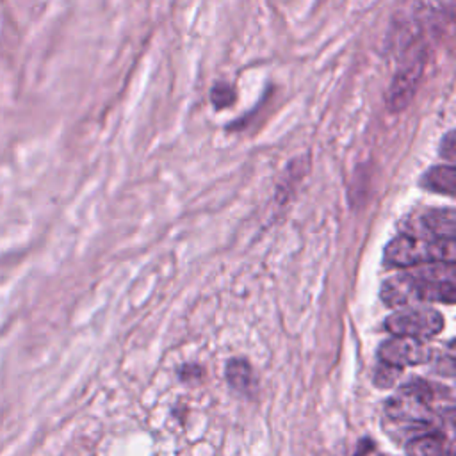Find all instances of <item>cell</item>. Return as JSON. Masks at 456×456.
<instances>
[{
  "instance_id": "277c9868",
  "label": "cell",
  "mask_w": 456,
  "mask_h": 456,
  "mask_svg": "<svg viewBox=\"0 0 456 456\" xmlns=\"http://www.w3.org/2000/svg\"><path fill=\"white\" fill-rule=\"evenodd\" d=\"M383 258L392 267H417L435 262L456 264V244L454 239L397 235L387 244Z\"/></svg>"
},
{
  "instance_id": "5b68a950",
  "label": "cell",
  "mask_w": 456,
  "mask_h": 456,
  "mask_svg": "<svg viewBox=\"0 0 456 456\" xmlns=\"http://www.w3.org/2000/svg\"><path fill=\"white\" fill-rule=\"evenodd\" d=\"M385 328L394 337H411L428 340L444 330V317L435 308L403 306L387 317Z\"/></svg>"
},
{
  "instance_id": "3957f363",
  "label": "cell",
  "mask_w": 456,
  "mask_h": 456,
  "mask_svg": "<svg viewBox=\"0 0 456 456\" xmlns=\"http://www.w3.org/2000/svg\"><path fill=\"white\" fill-rule=\"evenodd\" d=\"M399 68L385 93V107L392 114L403 112L413 102L429 61V45L422 39L408 46V50L399 52Z\"/></svg>"
},
{
  "instance_id": "7c38bea8",
  "label": "cell",
  "mask_w": 456,
  "mask_h": 456,
  "mask_svg": "<svg viewBox=\"0 0 456 456\" xmlns=\"http://www.w3.org/2000/svg\"><path fill=\"white\" fill-rule=\"evenodd\" d=\"M454 130H447L440 141V146H438V153L447 160V162H454V157H456V137H454Z\"/></svg>"
},
{
  "instance_id": "30bf717a",
  "label": "cell",
  "mask_w": 456,
  "mask_h": 456,
  "mask_svg": "<svg viewBox=\"0 0 456 456\" xmlns=\"http://www.w3.org/2000/svg\"><path fill=\"white\" fill-rule=\"evenodd\" d=\"M226 379L232 388L240 394H251L255 390V376L253 369L246 360H230L226 365Z\"/></svg>"
},
{
  "instance_id": "5bb4252c",
  "label": "cell",
  "mask_w": 456,
  "mask_h": 456,
  "mask_svg": "<svg viewBox=\"0 0 456 456\" xmlns=\"http://www.w3.org/2000/svg\"><path fill=\"white\" fill-rule=\"evenodd\" d=\"M385 456H387V454H385Z\"/></svg>"
},
{
  "instance_id": "6da1fadb",
  "label": "cell",
  "mask_w": 456,
  "mask_h": 456,
  "mask_svg": "<svg viewBox=\"0 0 456 456\" xmlns=\"http://www.w3.org/2000/svg\"><path fill=\"white\" fill-rule=\"evenodd\" d=\"M456 296L454 262H435L417 265L388 278L381 285V299L388 306H411L417 303L452 305Z\"/></svg>"
},
{
  "instance_id": "8fae6325",
  "label": "cell",
  "mask_w": 456,
  "mask_h": 456,
  "mask_svg": "<svg viewBox=\"0 0 456 456\" xmlns=\"http://www.w3.org/2000/svg\"><path fill=\"white\" fill-rule=\"evenodd\" d=\"M235 100H237V91L230 82H216L210 87V103L216 110L232 107Z\"/></svg>"
},
{
  "instance_id": "9c48e42d",
  "label": "cell",
  "mask_w": 456,
  "mask_h": 456,
  "mask_svg": "<svg viewBox=\"0 0 456 456\" xmlns=\"http://www.w3.org/2000/svg\"><path fill=\"white\" fill-rule=\"evenodd\" d=\"M408 456H452L451 444L444 438V435L435 431H426L413 436L406 444Z\"/></svg>"
},
{
  "instance_id": "7a4b0ae2",
  "label": "cell",
  "mask_w": 456,
  "mask_h": 456,
  "mask_svg": "<svg viewBox=\"0 0 456 456\" xmlns=\"http://www.w3.org/2000/svg\"><path fill=\"white\" fill-rule=\"evenodd\" d=\"M452 390L424 379H413L403 385L385 404L388 419L426 429L435 417L447 415L452 419Z\"/></svg>"
},
{
  "instance_id": "52a82bcc",
  "label": "cell",
  "mask_w": 456,
  "mask_h": 456,
  "mask_svg": "<svg viewBox=\"0 0 456 456\" xmlns=\"http://www.w3.org/2000/svg\"><path fill=\"white\" fill-rule=\"evenodd\" d=\"M422 228V237L433 239H454L456 235V214L454 208H429L417 219Z\"/></svg>"
},
{
  "instance_id": "8992f818",
  "label": "cell",
  "mask_w": 456,
  "mask_h": 456,
  "mask_svg": "<svg viewBox=\"0 0 456 456\" xmlns=\"http://www.w3.org/2000/svg\"><path fill=\"white\" fill-rule=\"evenodd\" d=\"M378 356L381 363L392 367H408V365H420L433 360L435 351L433 347L426 346L424 340L411 338V337H394L381 344Z\"/></svg>"
},
{
  "instance_id": "ba28073f",
  "label": "cell",
  "mask_w": 456,
  "mask_h": 456,
  "mask_svg": "<svg viewBox=\"0 0 456 456\" xmlns=\"http://www.w3.org/2000/svg\"><path fill=\"white\" fill-rule=\"evenodd\" d=\"M420 187L436 194L452 196L456 191V167L451 162L431 166L420 176Z\"/></svg>"
},
{
  "instance_id": "4fadbf2b",
  "label": "cell",
  "mask_w": 456,
  "mask_h": 456,
  "mask_svg": "<svg viewBox=\"0 0 456 456\" xmlns=\"http://www.w3.org/2000/svg\"><path fill=\"white\" fill-rule=\"evenodd\" d=\"M401 372L399 367H392V365H387V363H381V367L378 369L376 372V383L379 387H390L394 383V379L397 378V374Z\"/></svg>"
}]
</instances>
